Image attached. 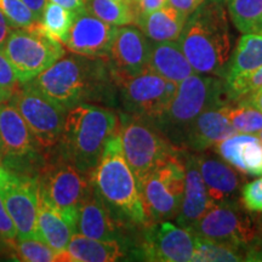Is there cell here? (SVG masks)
I'll return each mask as SVG.
<instances>
[{"label": "cell", "mask_w": 262, "mask_h": 262, "mask_svg": "<svg viewBox=\"0 0 262 262\" xmlns=\"http://www.w3.org/2000/svg\"><path fill=\"white\" fill-rule=\"evenodd\" d=\"M29 83L66 111L80 103L111 102L119 86L107 58L73 52L63 55Z\"/></svg>", "instance_id": "6da1fadb"}, {"label": "cell", "mask_w": 262, "mask_h": 262, "mask_svg": "<svg viewBox=\"0 0 262 262\" xmlns=\"http://www.w3.org/2000/svg\"><path fill=\"white\" fill-rule=\"evenodd\" d=\"M178 42L196 74L224 78L232 49L226 0H204L188 15Z\"/></svg>", "instance_id": "7a4b0ae2"}, {"label": "cell", "mask_w": 262, "mask_h": 262, "mask_svg": "<svg viewBox=\"0 0 262 262\" xmlns=\"http://www.w3.org/2000/svg\"><path fill=\"white\" fill-rule=\"evenodd\" d=\"M119 126L114 111L94 103H80L66 113L58 155L79 171L90 175L96 168L108 139Z\"/></svg>", "instance_id": "3957f363"}, {"label": "cell", "mask_w": 262, "mask_h": 262, "mask_svg": "<svg viewBox=\"0 0 262 262\" xmlns=\"http://www.w3.org/2000/svg\"><path fill=\"white\" fill-rule=\"evenodd\" d=\"M91 180L118 220L136 226L149 224L139 185L124 156L119 126L108 139Z\"/></svg>", "instance_id": "277c9868"}, {"label": "cell", "mask_w": 262, "mask_h": 262, "mask_svg": "<svg viewBox=\"0 0 262 262\" xmlns=\"http://www.w3.org/2000/svg\"><path fill=\"white\" fill-rule=\"evenodd\" d=\"M227 102L231 101L224 79L212 75L192 74L178 84V90L168 108L150 122L176 148L183 150L182 141L188 126L205 111L225 106Z\"/></svg>", "instance_id": "5b68a950"}, {"label": "cell", "mask_w": 262, "mask_h": 262, "mask_svg": "<svg viewBox=\"0 0 262 262\" xmlns=\"http://www.w3.org/2000/svg\"><path fill=\"white\" fill-rule=\"evenodd\" d=\"M37 180L39 198L60 211L77 228L80 205L94 189L91 176L79 171L60 155L55 158L49 155Z\"/></svg>", "instance_id": "8992f818"}, {"label": "cell", "mask_w": 262, "mask_h": 262, "mask_svg": "<svg viewBox=\"0 0 262 262\" xmlns=\"http://www.w3.org/2000/svg\"><path fill=\"white\" fill-rule=\"evenodd\" d=\"M119 134L124 156L137 185L180 152L149 119L122 114Z\"/></svg>", "instance_id": "52a82bcc"}, {"label": "cell", "mask_w": 262, "mask_h": 262, "mask_svg": "<svg viewBox=\"0 0 262 262\" xmlns=\"http://www.w3.org/2000/svg\"><path fill=\"white\" fill-rule=\"evenodd\" d=\"M21 84L34 79L66 54L63 44L45 32L40 22L27 28H14L2 45Z\"/></svg>", "instance_id": "ba28073f"}, {"label": "cell", "mask_w": 262, "mask_h": 262, "mask_svg": "<svg viewBox=\"0 0 262 262\" xmlns=\"http://www.w3.org/2000/svg\"><path fill=\"white\" fill-rule=\"evenodd\" d=\"M47 157L11 98L0 101V164L3 168L37 176Z\"/></svg>", "instance_id": "9c48e42d"}, {"label": "cell", "mask_w": 262, "mask_h": 262, "mask_svg": "<svg viewBox=\"0 0 262 262\" xmlns=\"http://www.w3.org/2000/svg\"><path fill=\"white\" fill-rule=\"evenodd\" d=\"M189 231L199 237L237 249L243 256L251 245L262 238L258 217L245 210L239 201L214 205Z\"/></svg>", "instance_id": "30bf717a"}, {"label": "cell", "mask_w": 262, "mask_h": 262, "mask_svg": "<svg viewBox=\"0 0 262 262\" xmlns=\"http://www.w3.org/2000/svg\"><path fill=\"white\" fill-rule=\"evenodd\" d=\"M180 153L158 166L139 185L149 222L176 220L185 188V162Z\"/></svg>", "instance_id": "8fae6325"}, {"label": "cell", "mask_w": 262, "mask_h": 262, "mask_svg": "<svg viewBox=\"0 0 262 262\" xmlns=\"http://www.w3.org/2000/svg\"><path fill=\"white\" fill-rule=\"evenodd\" d=\"M11 101L49 156V150L56 148L60 142L67 111L39 93L29 81L19 85Z\"/></svg>", "instance_id": "7c38bea8"}, {"label": "cell", "mask_w": 262, "mask_h": 262, "mask_svg": "<svg viewBox=\"0 0 262 262\" xmlns=\"http://www.w3.org/2000/svg\"><path fill=\"white\" fill-rule=\"evenodd\" d=\"M124 114L155 120L168 108L178 84L156 74L148 68L119 84Z\"/></svg>", "instance_id": "4fadbf2b"}, {"label": "cell", "mask_w": 262, "mask_h": 262, "mask_svg": "<svg viewBox=\"0 0 262 262\" xmlns=\"http://www.w3.org/2000/svg\"><path fill=\"white\" fill-rule=\"evenodd\" d=\"M0 196L17 229V238L39 239L37 176L9 171L0 166Z\"/></svg>", "instance_id": "5bb4252c"}, {"label": "cell", "mask_w": 262, "mask_h": 262, "mask_svg": "<svg viewBox=\"0 0 262 262\" xmlns=\"http://www.w3.org/2000/svg\"><path fill=\"white\" fill-rule=\"evenodd\" d=\"M140 244L143 260L156 262H189L194 253V234L168 221L149 222Z\"/></svg>", "instance_id": "9a60e30c"}, {"label": "cell", "mask_w": 262, "mask_h": 262, "mask_svg": "<svg viewBox=\"0 0 262 262\" xmlns=\"http://www.w3.org/2000/svg\"><path fill=\"white\" fill-rule=\"evenodd\" d=\"M150 45L152 41L140 28L131 25L117 27L107 60L118 85L147 70Z\"/></svg>", "instance_id": "2e32d148"}, {"label": "cell", "mask_w": 262, "mask_h": 262, "mask_svg": "<svg viewBox=\"0 0 262 262\" xmlns=\"http://www.w3.org/2000/svg\"><path fill=\"white\" fill-rule=\"evenodd\" d=\"M116 29V26L108 25L88 10H83L75 15L63 45L81 56L108 58Z\"/></svg>", "instance_id": "e0dca14e"}, {"label": "cell", "mask_w": 262, "mask_h": 262, "mask_svg": "<svg viewBox=\"0 0 262 262\" xmlns=\"http://www.w3.org/2000/svg\"><path fill=\"white\" fill-rule=\"evenodd\" d=\"M194 157L206 191L212 202L220 204L237 201L243 186V176L239 175L226 160L210 153L195 155Z\"/></svg>", "instance_id": "ac0fdd59"}, {"label": "cell", "mask_w": 262, "mask_h": 262, "mask_svg": "<svg viewBox=\"0 0 262 262\" xmlns=\"http://www.w3.org/2000/svg\"><path fill=\"white\" fill-rule=\"evenodd\" d=\"M228 106L205 111L186 130L182 141L183 150H206L220 141L237 134L228 117Z\"/></svg>", "instance_id": "d6986e66"}, {"label": "cell", "mask_w": 262, "mask_h": 262, "mask_svg": "<svg viewBox=\"0 0 262 262\" xmlns=\"http://www.w3.org/2000/svg\"><path fill=\"white\" fill-rule=\"evenodd\" d=\"M183 162L186 169L185 188L176 221L181 227L191 229L216 204L206 191L194 155H186Z\"/></svg>", "instance_id": "ffe728a7"}, {"label": "cell", "mask_w": 262, "mask_h": 262, "mask_svg": "<svg viewBox=\"0 0 262 262\" xmlns=\"http://www.w3.org/2000/svg\"><path fill=\"white\" fill-rule=\"evenodd\" d=\"M77 233L100 241H118L119 220L95 188L80 205L77 220Z\"/></svg>", "instance_id": "44dd1931"}, {"label": "cell", "mask_w": 262, "mask_h": 262, "mask_svg": "<svg viewBox=\"0 0 262 262\" xmlns=\"http://www.w3.org/2000/svg\"><path fill=\"white\" fill-rule=\"evenodd\" d=\"M215 152L241 172L262 175V142L256 136L235 134L216 143Z\"/></svg>", "instance_id": "7402d4cb"}, {"label": "cell", "mask_w": 262, "mask_h": 262, "mask_svg": "<svg viewBox=\"0 0 262 262\" xmlns=\"http://www.w3.org/2000/svg\"><path fill=\"white\" fill-rule=\"evenodd\" d=\"M147 68L176 84L195 74L178 40L152 41Z\"/></svg>", "instance_id": "603a6c76"}, {"label": "cell", "mask_w": 262, "mask_h": 262, "mask_svg": "<svg viewBox=\"0 0 262 262\" xmlns=\"http://www.w3.org/2000/svg\"><path fill=\"white\" fill-rule=\"evenodd\" d=\"M124 256L118 241H100L80 233L72 235L67 249L57 254L56 261L66 262H113Z\"/></svg>", "instance_id": "cb8c5ba5"}, {"label": "cell", "mask_w": 262, "mask_h": 262, "mask_svg": "<svg viewBox=\"0 0 262 262\" xmlns=\"http://www.w3.org/2000/svg\"><path fill=\"white\" fill-rule=\"evenodd\" d=\"M262 66V33L243 34L226 66L224 80L231 84L253 74Z\"/></svg>", "instance_id": "d4e9b609"}, {"label": "cell", "mask_w": 262, "mask_h": 262, "mask_svg": "<svg viewBox=\"0 0 262 262\" xmlns=\"http://www.w3.org/2000/svg\"><path fill=\"white\" fill-rule=\"evenodd\" d=\"M37 231L39 239L57 254L63 253L72 235L77 233V228L70 220L40 198L38 206Z\"/></svg>", "instance_id": "484cf974"}, {"label": "cell", "mask_w": 262, "mask_h": 262, "mask_svg": "<svg viewBox=\"0 0 262 262\" xmlns=\"http://www.w3.org/2000/svg\"><path fill=\"white\" fill-rule=\"evenodd\" d=\"M188 16L166 4L162 9L141 15L136 25L152 41L178 40Z\"/></svg>", "instance_id": "4316f807"}, {"label": "cell", "mask_w": 262, "mask_h": 262, "mask_svg": "<svg viewBox=\"0 0 262 262\" xmlns=\"http://www.w3.org/2000/svg\"><path fill=\"white\" fill-rule=\"evenodd\" d=\"M85 10L108 25H136L137 14L130 3L116 0H85Z\"/></svg>", "instance_id": "83f0119b"}, {"label": "cell", "mask_w": 262, "mask_h": 262, "mask_svg": "<svg viewBox=\"0 0 262 262\" xmlns=\"http://www.w3.org/2000/svg\"><path fill=\"white\" fill-rule=\"evenodd\" d=\"M226 5L239 32L262 33V0H226Z\"/></svg>", "instance_id": "f1b7e54d"}, {"label": "cell", "mask_w": 262, "mask_h": 262, "mask_svg": "<svg viewBox=\"0 0 262 262\" xmlns=\"http://www.w3.org/2000/svg\"><path fill=\"white\" fill-rule=\"evenodd\" d=\"M75 15L77 14L73 11L62 8L55 3L48 2L44 11H42L40 24L48 34L63 44L68 32L73 25Z\"/></svg>", "instance_id": "f546056e"}, {"label": "cell", "mask_w": 262, "mask_h": 262, "mask_svg": "<svg viewBox=\"0 0 262 262\" xmlns=\"http://www.w3.org/2000/svg\"><path fill=\"white\" fill-rule=\"evenodd\" d=\"M192 261H244V256L237 249L216 243L210 239H206L194 234V253Z\"/></svg>", "instance_id": "4dcf8cb0"}, {"label": "cell", "mask_w": 262, "mask_h": 262, "mask_svg": "<svg viewBox=\"0 0 262 262\" xmlns=\"http://www.w3.org/2000/svg\"><path fill=\"white\" fill-rule=\"evenodd\" d=\"M14 250L15 256L19 261L25 262H51L56 261L57 253L39 241V239L15 238L8 242Z\"/></svg>", "instance_id": "1f68e13d"}, {"label": "cell", "mask_w": 262, "mask_h": 262, "mask_svg": "<svg viewBox=\"0 0 262 262\" xmlns=\"http://www.w3.org/2000/svg\"><path fill=\"white\" fill-rule=\"evenodd\" d=\"M228 106V117L237 133L256 134L262 130V112L245 102Z\"/></svg>", "instance_id": "d6a6232c"}, {"label": "cell", "mask_w": 262, "mask_h": 262, "mask_svg": "<svg viewBox=\"0 0 262 262\" xmlns=\"http://www.w3.org/2000/svg\"><path fill=\"white\" fill-rule=\"evenodd\" d=\"M0 10L12 28H27L40 22L22 0H0Z\"/></svg>", "instance_id": "836d02e7"}, {"label": "cell", "mask_w": 262, "mask_h": 262, "mask_svg": "<svg viewBox=\"0 0 262 262\" xmlns=\"http://www.w3.org/2000/svg\"><path fill=\"white\" fill-rule=\"evenodd\" d=\"M226 88H227L229 101L232 103H235L247 95L260 89V88H262V66L253 74L244 78V79H239L231 84H226Z\"/></svg>", "instance_id": "e575fe53"}, {"label": "cell", "mask_w": 262, "mask_h": 262, "mask_svg": "<svg viewBox=\"0 0 262 262\" xmlns=\"http://www.w3.org/2000/svg\"><path fill=\"white\" fill-rule=\"evenodd\" d=\"M239 203L251 214L262 212V178L243 183L239 193Z\"/></svg>", "instance_id": "d590c367"}, {"label": "cell", "mask_w": 262, "mask_h": 262, "mask_svg": "<svg viewBox=\"0 0 262 262\" xmlns=\"http://www.w3.org/2000/svg\"><path fill=\"white\" fill-rule=\"evenodd\" d=\"M21 83L16 75L15 68L10 63L4 52L0 50V101L9 100Z\"/></svg>", "instance_id": "8d00e7d4"}, {"label": "cell", "mask_w": 262, "mask_h": 262, "mask_svg": "<svg viewBox=\"0 0 262 262\" xmlns=\"http://www.w3.org/2000/svg\"><path fill=\"white\" fill-rule=\"evenodd\" d=\"M15 238H17V229L0 196V239L10 242Z\"/></svg>", "instance_id": "74e56055"}, {"label": "cell", "mask_w": 262, "mask_h": 262, "mask_svg": "<svg viewBox=\"0 0 262 262\" xmlns=\"http://www.w3.org/2000/svg\"><path fill=\"white\" fill-rule=\"evenodd\" d=\"M130 4L135 9L137 18H139V16L141 15L149 14V12L162 9L163 6L168 4V0H131Z\"/></svg>", "instance_id": "f35d334b"}, {"label": "cell", "mask_w": 262, "mask_h": 262, "mask_svg": "<svg viewBox=\"0 0 262 262\" xmlns=\"http://www.w3.org/2000/svg\"><path fill=\"white\" fill-rule=\"evenodd\" d=\"M203 2H204V0H168V4L171 5L172 8L178 9L179 11L182 12V14L188 16L189 14H192Z\"/></svg>", "instance_id": "ab89813d"}, {"label": "cell", "mask_w": 262, "mask_h": 262, "mask_svg": "<svg viewBox=\"0 0 262 262\" xmlns=\"http://www.w3.org/2000/svg\"><path fill=\"white\" fill-rule=\"evenodd\" d=\"M48 2L55 3V4L73 11L75 14L85 10V0H48Z\"/></svg>", "instance_id": "60d3db41"}, {"label": "cell", "mask_w": 262, "mask_h": 262, "mask_svg": "<svg viewBox=\"0 0 262 262\" xmlns=\"http://www.w3.org/2000/svg\"><path fill=\"white\" fill-rule=\"evenodd\" d=\"M22 2L31 9V11L38 18V21H40L42 11L48 4V0H22Z\"/></svg>", "instance_id": "b9f144b4"}, {"label": "cell", "mask_w": 262, "mask_h": 262, "mask_svg": "<svg viewBox=\"0 0 262 262\" xmlns=\"http://www.w3.org/2000/svg\"><path fill=\"white\" fill-rule=\"evenodd\" d=\"M238 102H245V103L251 104V106L256 107L258 111H261L262 112V88L253 91L251 94L247 95V96L242 98V100H239Z\"/></svg>", "instance_id": "7bdbcfd3"}, {"label": "cell", "mask_w": 262, "mask_h": 262, "mask_svg": "<svg viewBox=\"0 0 262 262\" xmlns=\"http://www.w3.org/2000/svg\"><path fill=\"white\" fill-rule=\"evenodd\" d=\"M12 29L14 28L11 27L8 18L5 17L4 14L2 12V10H0V48H2V45L4 44L6 39H8L10 33L12 32Z\"/></svg>", "instance_id": "ee69618b"}, {"label": "cell", "mask_w": 262, "mask_h": 262, "mask_svg": "<svg viewBox=\"0 0 262 262\" xmlns=\"http://www.w3.org/2000/svg\"><path fill=\"white\" fill-rule=\"evenodd\" d=\"M257 217H258V221H260L261 227H262V212H261V215H257Z\"/></svg>", "instance_id": "f6af8a7d"}, {"label": "cell", "mask_w": 262, "mask_h": 262, "mask_svg": "<svg viewBox=\"0 0 262 262\" xmlns=\"http://www.w3.org/2000/svg\"><path fill=\"white\" fill-rule=\"evenodd\" d=\"M258 139H260L261 142H262V130L258 131Z\"/></svg>", "instance_id": "bcb514c9"}, {"label": "cell", "mask_w": 262, "mask_h": 262, "mask_svg": "<svg viewBox=\"0 0 262 262\" xmlns=\"http://www.w3.org/2000/svg\"><path fill=\"white\" fill-rule=\"evenodd\" d=\"M116 2H123V3H129V0H116Z\"/></svg>", "instance_id": "7dc6e473"}, {"label": "cell", "mask_w": 262, "mask_h": 262, "mask_svg": "<svg viewBox=\"0 0 262 262\" xmlns=\"http://www.w3.org/2000/svg\"><path fill=\"white\" fill-rule=\"evenodd\" d=\"M130 2H131V0H129V3H130Z\"/></svg>", "instance_id": "c3c4849f"}]
</instances>
